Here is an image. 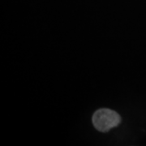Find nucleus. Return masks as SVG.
<instances>
[{
  "instance_id": "obj_1",
  "label": "nucleus",
  "mask_w": 146,
  "mask_h": 146,
  "mask_svg": "<svg viewBox=\"0 0 146 146\" xmlns=\"http://www.w3.org/2000/svg\"><path fill=\"white\" fill-rule=\"evenodd\" d=\"M121 122L119 115L110 109H100L94 113L93 123L97 130L106 132L119 125Z\"/></svg>"
}]
</instances>
